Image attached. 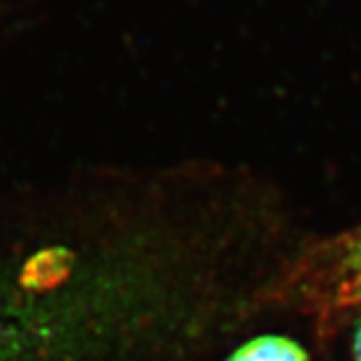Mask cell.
Wrapping results in <instances>:
<instances>
[{"instance_id":"7a4b0ae2","label":"cell","mask_w":361,"mask_h":361,"mask_svg":"<svg viewBox=\"0 0 361 361\" xmlns=\"http://www.w3.org/2000/svg\"><path fill=\"white\" fill-rule=\"evenodd\" d=\"M229 361H307V355L291 339L265 336L237 349Z\"/></svg>"},{"instance_id":"3957f363","label":"cell","mask_w":361,"mask_h":361,"mask_svg":"<svg viewBox=\"0 0 361 361\" xmlns=\"http://www.w3.org/2000/svg\"><path fill=\"white\" fill-rule=\"evenodd\" d=\"M355 361H361V327L355 336Z\"/></svg>"},{"instance_id":"6da1fadb","label":"cell","mask_w":361,"mask_h":361,"mask_svg":"<svg viewBox=\"0 0 361 361\" xmlns=\"http://www.w3.org/2000/svg\"><path fill=\"white\" fill-rule=\"evenodd\" d=\"M307 310L343 313L361 307V229L311 251L285 281Z\"/></svg>"}]
</instances>
